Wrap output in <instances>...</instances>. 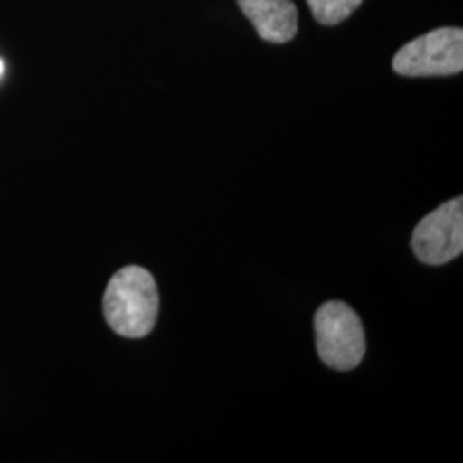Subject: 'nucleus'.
Listing matches in <instances>:
<instances>
[{"label": "nucleus", "mask_w": 463, "mask_h": 463, "mask_svg": "<svg viewBox=\"0 0 463 463\" xmlns=\"http://www.w3.org/2000/svg\"><path fill=\"white\" fill-rule=\"evenodd\" d=\"M158 290L153 275L141 266H126L110 279L103 296L109 326L126 338L151 333L158 316Z\"/></svg>", "instance_id": "nucleus-1"}, {"label": "nucleus", "mask_w": 463, "mask_h": 463, "mask_svg": "<svg viewBox=\"0 0 463 463\" xmlns=\"http://www.w3.org/2000/svg\"><path fill=\"white\" fill-rule=\"evenodd\" d=\"M315 330L317 355L331 369L352 371L364 359V328L345 302H325L316 313Z\"/></svg>", "instance_id": "nucleus-2"}, {"label": "nucleus", "mask_w": 463, "mask_h": 463, "mask_svg": "<svg viewBox=\"0 0 463 463\" xmlns=\"http://www.w3.org/2000/svg\"><path fill=\"white\" fill-rule=\"evenodd\" d=\"M463 69V32L460 28H438L422 34L398 50L393 71L407 78L453 76Z\"/></svg>", "instance_id": "nucleus-3"}, {"label": "nucleus", "mask_w": 463, "mask_h": 463, "mask_svg": "<svg viewBox=\"0 0 463 463\" xmlns=\"http://www.w3.org/2000/svg\"><path fill=\"white\" fill-rule=\"evenodd\" d=\"M412 249L424 265H447L463 250V199L453 198L424 216L412 233Z\"/></svg>", "instance_id": "nucleus-4"}, {"label": "nucleus", "mask_w": 463, "mask_h": 463, "mask_svg": "<svg viewBox=\"0 0 463 463\" xmlns=\"http://www.w3.org/2000/svg\"><path fill=\"white\" fill-rule=\"evenodd\" d=\"M261 40L287 43L298 34V7L292 0H237Z\"/></svg>", "instance_id": "nucleus-5"}, {"label": "nucleus", "mask_w": 463, "mask_h": 463, "mask_svg": "<svg viewBox=\"0 0 463 463\" xmlns=\"http://www.w3.org/2000/svg\"><path fill=\"white\" fill-rule=\"evenodd\" d=\"M316 21L323 26L344 23L363 4V0H306Z\"/></svg>", "instance_id": "nucleus-6"}, {"label": "nucleus", "mask_w": 463, "mask_h": 463, "mask_svg": "<svg viewBox=\"0 0 463 463\" xmlns=\"http://www.w3.org/2000/svg\"><path fill=\"white\" fill-rule=\"evenodd\" d=\"M2 72H4V62L0 61V76H2Z\"/></svg>", "instance_id": "nucleus-7"}]
</instances>
